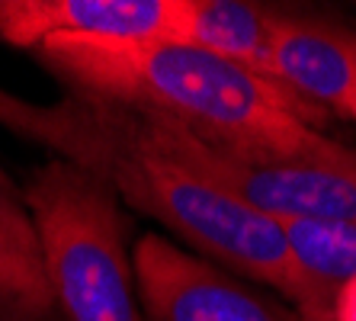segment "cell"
Returning a JSON list of instances; mask_svg holds the SVG:
<instances>
[{
    "label": "cell",
    "instance_id": "8fae6325",
    "mask_svg": "<svg viewBox=\"0 0 356 321\" xmlns=\"http://www.w3.org/2000/svg\"><path fill=\"white\" fill-rule=\"evenodd\" d=\"M0 321H58V315H35L23 305H17L13 299L0 296Z\"/></svg>",
    "mask_w": 356,
    "mask_h": 321
},
{
    "label": "cell",
    "instance_id": "ba28073f",
    "mask_svg": "<svg viewBox=\"0 0 356 321\" xmlns=\"http://www.w3.org/2000/svg\"><path fill=\"white\" fill-rule=\"evenodd\" d=\"M296 280L292 308L302 321H334L340 292L356 280V222L280 219Z\"/></svg>",
    "mask_w": 356,
    "mask_h": 321
},
{
    "label": "cell",
    "instance_id": "277c9868",
    "mask_svg": "<svg viewBox=\"0 0 356 321\" xmlns=\"http://www.w3.org/2000/svg\"><path fill=\"white\" fill-rule=\"evenodd\" d=\"M177 155L266 219H350L356 222V151L276 157L218 148L174 123H164Z\"/></svg>",
    "mask_w": 356,
    "mask_h": 321
},
{
    "label": "cell",
    "instance_id": "8992f818",
    "mask_svg": "<svg viewBox=\"0 0 356 321\" xmlns=\"http://www.w3.org/2000/svg\"><path fill=\"white\" fill-rule=\"evenodd\" d=\"M180 0H0V42L45 49L51 42L174 39Z\"/></svg>",
    "mask_w": 356,
    "mask_h": 321
},
{
    "label": "cell",
    "instance_id": "6da1fadb",
    "mask_svg": "<svg viewBox=\"0 0 356 321\" xmlns=\"http://www.w3.org/2000/svg\"><path fill=\"white\" fill-rule=\"evenodd\" d=\"M0 125L93 173L116 199L161 222L183 247L292 305L296 280L282 228L193 171L154 116L77 93L33 103L0 87Z\"/></svg>",
    "mask_w": 356,
    "mask_h": 321
},
{
    "label": "cell",
    "instance_id": "30bf717a",
    "mask_svg": "<svg viewBox=\"0 0 356 321\" xmlns=\"http://www.w3.org/2000/svg\"><path fill=\"white\" fill-rule=\"evenodd\" d=\"M0 296L35 315H58L45 273L39 228L23 187L0 171Z\"/></svg>",
    "mask_w": 356,
    "mask_h": 321
},
{
    "label": "cell",
    "instance_id": "52a82bcc",
    "mask_svg": "<svg viewBox=\"0 0 356 321\" xmlns=\"http://www.w3.org/2000/svg\"><path fill=\"white\" fill-rule=\"evenodd\" d=\"M266 77L318 113L356 123V33L347 26L276 7Z\"/></svg>",
    "mask_w": 356,
    "mask_h": 321
},
{
    "label": "cell",
    "instance_id": "7c38bea8",
    "mask_svg": "<svg viewBox=\"0 0 356 321\" xmlns=\"http://www.w3.org/2000/svg\"><path fill=\"white\" fill-rule=\"evenodd\" d=\"M334 321H356V280L340 292L337 305H334Z\"/></svg>",
    "mask_w": 356,
    "mask_h": 321
},
{
    "label": "cell",
    "instance_id": "7a4b0ae2",
    "mask_svg": "<svg viewBox=\"0 0 356 321\" xmlns=\"http://www.w3.org/2000/svg\"><path fill=\"white\" fill-rule=\"evenodd\" d=\"M39 61L67 93L132 107L218 148L276 157L340 148L321 132L324 113L305 100L186 42H51Z\"/></svg>",
    "mask_w": 356,
    "mask_h": 321
},
{
    "label": "cell",
    "instance_id": "9c48e42d",
    "mask_svg": "<svg viewBox=\"0 0 356 321\" xmlns=\"http://www.w3.org/2000/svg\"><path fill=\"white\" fill-rule=\"evenodd\" d=\"M273 17L276 7L248 0H180L174 39L266 77Z\"/></svg>",
    "mask_w": 356,
    "mask_h": 321
},
{
    "label": "cell",
    "instance_id": "5b68a950",
    "mask_svg": "<svg viewBox=\"0 0 356 321\" xmlns=\"http://www.w3.org/2000/svg\"><path fill=\"white\" fill-rule=\"evenodd\" d=\"M132 267L145 321H302L276 292H257L158 231L135 241Z\"/></svg>",
    "mask_w": 356,
    "mask_h": 321
},
{
    "label": "cell",
    "instance_id": "3957f363",
    "mask_svg": "<svg viewBox=\"0 0 356 321\" xmlns=\"http://www.w3.org/2000/svg\"><path fill=\"white\" fill-rule=\"evenodd\" d=\"M61 321H145L125 219L93 173L51 157L23 183Z\"/></svg>",
    "mask_w": 356,
    "mask_h": 321
}]
</instances>
